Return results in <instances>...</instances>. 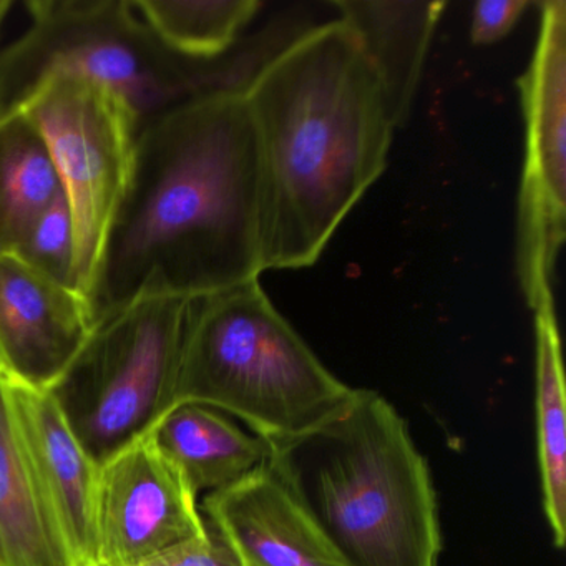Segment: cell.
I'll list each match as a JSON object with an SVG mask.
<instances>
[{
	"instance_id": "1",
	"label": "cell",
	"mask_w": 566,
	"mask_h": 566,
	"mask_svg": "<svg viewBox=\"0 0 566 566\" xmlns=\"http://www.w3.org/2000/svg\"><path fill=\"white\" fill-rule=\"evenodd\" d=\"M264 273L256 132L244 91L151 118L85 294L92 324L145 297H201Z\"/></svg>"
},
{
	"instance_id": "2",
	"label": "cell",
	"mask_w": 566,
	"mask_h": 566,
	"mask_svg": "<svg viewBox=\"0 0 566 566\" xmlns=\"http://www.w3.org/2000/svg\"><path fill=\"white\" fill-rule=\"evenodd\" d=\"M261 174L263 270L319 260L386 170L394 124L379 75L353 29H303L244 88Z\"/></svg>"
},
{
	"instance_id": "3",
	"label": "cell",
	"mask_w": 566,
	"mask_h": 566,
	"mask_svg": "<svg viewBox=\"0 0 566 566\" xmlns=\"http://www.w3.org/2000/svg\"><path fill=\"white\" fill-rule=\"evenodd\" d=\"M268 446V465L347 565H440L429 463L386 397L356 389L329 422Z\"/></svg>"
},
{
	"instance_id": "4",
	"label": "cell",
	"mask_w": 566,
	"mask_h": 566,
	"mask_svg": "<svg viewBox=\"0 0 566 566\" xmlns=\"http://www.w3.org/2000/svg\"><path fill=\"white\" fill-rule=\"evenodd\" d=\"M31 28L0 52V120L21 112L54 75L101 84L127 107L137 130L158 115L221 92L244 91L300 29L277 24L217 61L168 49L134 0H32Z\"/></svg>"
},
{
	"instance_id": "5",
	"label": "cell",
	"mask_w": 566,
	"mask_h": 566,
	"mask_svg": "<svg viewBox=\"0 0 566 566\" xmlns=\"http://www.w3.org/2000/svg\"><path fill=\"white\" fill-rule=\"evenodd\" d=\"M354 392L281 316L260 277L193 297L175 406L213 407L273 443L329 422Z\"/></svg>"
},
{
	"instance_id": "6",
	"label": "cell",
	"mask_w": 566,
	"mask_h": 566,
	"mask_svg": "<svg viewBox=\"0 0 566 566\" xmlns=\"http://www.w3.org/2000/svg\"><path fill=\"white\" fill-rule=\"evenodd\" d=\"M193 297H145L92 331L49 392L101 469L148 436L177 402Z\"/></svg>"
},
{
	"instance_id": "7",
	"label": "cell",
	"mask_w": 566,
	"mask_h": 566,
	"mask_svg": "<svg viewBox=\"0 0 566 566\" xmlns=\"http://www.w3.org/2000/svg\"><path fill=\"white\" fill-rule=\"evenodd\" d=\"M22 112L51 151L74 221L75 273L85 297L112 218L130 177L137 124L101 84L54 75Z\"/></svg>"
},
{
	"instance_id": "8",
	"label": "cell",
	"mask_w": 566,
	"mask_h": 566,
	"mask_svg": "<svg viewBox=\"0 0 566 566\" xmlns=\"http://www.w3.org/2000/svg\"><path fill=\"white\" fill-rule=\"evenodd\" d=\"M532 62L518 78L525 167L518 195L516 273L533 311L553 303L566 234V4L542 2Z\"/></svg>"
},
{
	"instance_id": "9",
	"label": "cell",
	"mask_w": 566,
	"mask_h": 566,
	"mask_svg": "<svg viewBox=\"0 0 566 566\" xmlns=\"http://www.w3.org/2000/svg\"><path fill=\"white\" fill-rule=\"evenodd\" d=\"M207 536L197 493L155 442L154 433L142 437L98 469L101 566H134Z\"/></svg>"
},
{
	"instance_id": "10",
	"label": "cell",
	"mask_w": 566,
	"mask_h": 566,
	"mask_svg": "<svg viewBox=\"0 0 566 566\" xmlns=\"http://www.w3.org/2000/svg\"><path fill=\"white\" fill-rule=\"evenodd\" d=\"M25 459L77 566H101L97 549L98 467L88 459L49 390L0 370Z\"/></svg>"
},
{
	"instance_id": "11",
	"label": "cell",
	"mask_w": 566,
	"mask_h": 566,
	"mask_svg": "<svg viewBox=\"0 0 566 566\" xmlns=\"http://www.w3.org/2000/svg\"><path fill=\"white\" fill-rule=\"evenodd\" d=\"M94 331L82 294L0 254V370L51 390Z\"/></svg>"
},
{
	"instance_id": "12",
	"label": "cell",
	"mask_w": 566,
	"mask_h": 566,
	"mask_svg": "<svg viewBox=\"0 0 566 566\" xmlns=\"http://www.w3.org/2000/svg\"><path fill=\"white\" fill-rule=\"evenodd\" d=\"M201 510L241 566H349L268 462Z\"/></svg>"
},
{
	"instance_id": "13",
	"label": "cell",
	"mask_w": 566,
	"mask_h": 566,
	"mask_svg": "<svg viewBox=\"0 0 566 566\" xmlns=\"http://www.w3.org/2000/svg\"><path fill=\"white\" fill-rule=\"evenodd\" d=\"M379 75L396 128L406 122L446 2H334Z\"/></svg>"
},
{
	"instance_id": "14",
	"label": "cell",
	"mask_w": 566,
	"mask_h": 566,
	"mask_svg": "<svg viewBox=\"0 0 566 566\" xmlns=\"http://www.w3.org/2000/svg\"><path fill=\"white\" fill-rule=\"evenodd\" d=\"M151 433L197 496L234 485L270 459L266 440L203 403H178Z\"/></svg>"
},
{
	"instance_id": "15",
	"label": "cell",
	"mask_w": 566,
	"mask_h": 566,
	"mask_svg": "<svg viewBox=\"0 0 566 566\" xmlns=\"http://www.w3.org/2000/svg\"><path fill=\"white\" fill-rule=\"evenodd\" d=\"M0 566H77L25 459L2 384Z\"/></svg>"
},
{
	"instance_id": "16",
	"label": "cell",
	"mask_w": 566,
	"mask_h": 566,
	"mask_svg": "<svg viewBox=\"0 0 566 566\" xmlns=\"http://www.w3.org/2000/svg\"><path fill=\"white\" fill-rule=\"evenodd\" d=\"M536 452L553 545L566 543V390L555 303L535 310Z\"/></svg>"
},
{
	"instance_id": "17",
	"label": "cell",
	"mask_w": 566,
	"mask_h": 566,
	"mask_svg": "<svg viewBox=\"0 0 566 566\" xmlns=\"http://www.w3.org/2000/svg\"><path fill=\"white\" fill-rule=\"evenodd\" d=\"M41 132L25 112L0 120V254H12L32 223L64 198Z\"/></svg>"
},
{
	"instance_id": "18",
	"label": "cell",
	"mask_w": 566,
	"mask_h": 566,
	"mask_svg": "<svg viewBox=\"0 0 566 566\" xmlns=\"http://www.w3.org/2000/svg\"><path fill=\"white\" fill-rule=\"evenodd\" d=\"M134 8L181 57L217 61L237 49L261 4L258 0H134Z\"/></svg>"
},
{
	"instance_id": "19",
	"label": "cell",
	"mask_w": 566,
	"mask_h": 566,
	"mask_svg": "<svg viewBox=\"0 0 566 566\" xmlns=\"http://www.w3.org/2000/svg\"><path fill=\"white\" fill-rule=\"evenodd\" d=\"M12 256L52 283L81 294L75 273L74 221L65 197L29 227Z\"/></svg>"
},
{
	"instance_id": "20",
	"label": "cell",
	"mask_w": 566,
	"mask_h": 566,
	"mask_svg": "<svg viewBox=\"0 0 566 566\" xmlns=\"http://www.w3.org/2000/svg\"><path fill=\"white\" fill-rule=\"evenodd\" d=\"M134 566H241V563L228 543L208 525L207 538L181 543Z\"/></svg>"
},
{
	"instance_id": "21",
	"label": "cell",
	"mask_w": 566,
	"mask_h": 566,
	"mask_svg": "<svg viewBox=\"0 0 566 566\" xmlns=\"http://www.w3.org/2000/svg\"><path fill=\"white\" fill-rule=\"evenodd\" d=\"M528 0H482L473 8L470 38L475 45H490L502 41L518 24Z\"/></svg>"
},
{
	"instance_id": "22",
	"label": "cell",
	"mask_w": 566,
	"mask_h": 566,
	"mask_svg": "<svg viewBox=\"0 0 566 566\" xmlns=\"http://www.w3.org/2000/svg\"><path fill=\"white\" fill-rule=\"evenodd\" d=\"M9 9H11V2L9 0H0V21L6 18Z\"/></svg>"
},
{
	"instance_id": "23",
	"label": "cell",
	"mask_w": 566,
	"mask_h": 566,
	"mask_svg": "<svg viewBox=\"0 0 566 566\" xmlns=\"http://www.w3.org/2000/svg\"><path fill=\"white\" fill-rule=\"evenodd\" d=\"M0 22H2V21H0Z\"/></svg>"
}]
</instances>
